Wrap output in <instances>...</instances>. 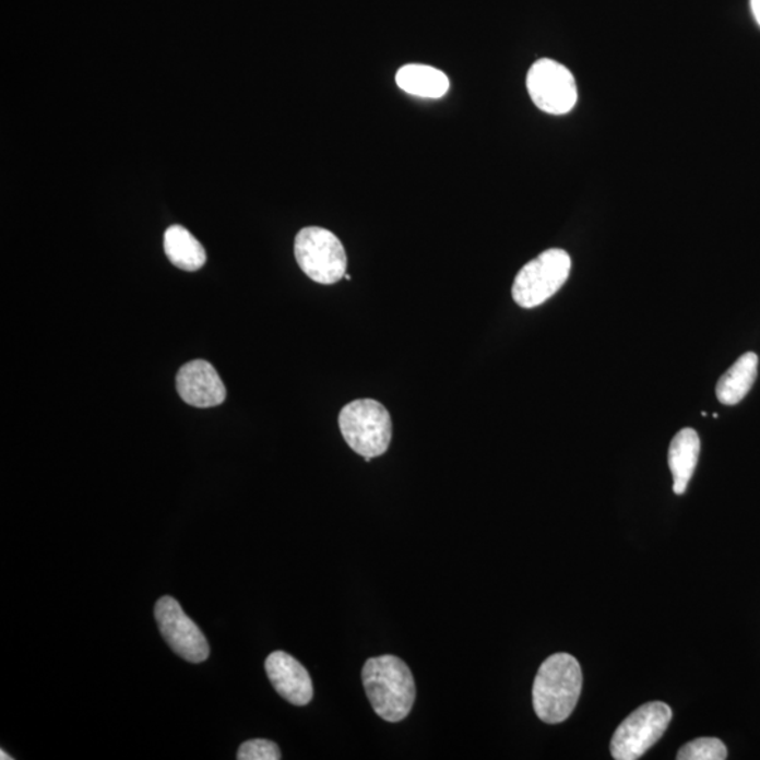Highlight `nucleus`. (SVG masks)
<instances>
[{"mask_svg": "<svg viewBox=\"0 0 760 760\" xmlns=\"http://www.w3.org/2000/svg\"><path fill=\"white\" fill-rule=\"evenodd\" d=\"M365 693L375 713L389 723H399L411 714L416 700V684L401 657H370L363 669Z\"/></svg>", "mask_w": 760, "mask_h": 760, "instance_id": "nucleus-1", "label": "nucleus"}, {"mask_svg": "<svg viewBox=\"0 0 760 760\" xmlns=\"http://www.w3.org/2000/svg\"><path fill=\"white\" fill-rule=\"evenodd\" d=\"M583 676L577 657L555 654L541 665L533 687L535 714L547 724L563 723L577 708Z\"/></svg>", "mask_w": 760, "mask_h": 760, "instance_id": "nucleus-2", "label": "nucleus"}, {"mask_svg": "<svg viewBox=\"0 0 760 760\" xmlns=\"http://www.w3.org/2000/svg\"><path fill=\"white\" fill-rule=\"evenodd\" d=\"M339 426L351 450L367 462L383 455L391 446V414L382 403L372 399L348 403L340 413Z\"/></svg>", "mask_w": 760, "mask_h": 760, "instance_id": "nucleus-3", "label": "nucleus"}, {"mask_svg": "<svg viewBox=\"0 0 760 760\" xmlns=\"http://www.w3.org/2000/svg\"><path fill=\"white\" fill-rule=\"evenodd\" d=\"M572 260L567 251L560 248L539 253L537 258L521 268L515 276L511 295L515 304L523 309L545 304L550 297L567 284Z\"/></svg>", "mask_w": 760, "mask_h": 760, "instance_id": "nucleus-4", "label": "nucleus"}, {"mask_svg": "<svg viewBox=\"0 0 760 760\" xmlns=\"http://www.w3.org/2000/svg\"><path fill=\"white\" fill-rule=\"evenodd\" d=\"M295 257L300 270L321 285L337 284L347 272V252L334 233L306 227L295 240Z\"/></svg>", "mask_w": 760, "mask_h": 760, "instance_id": "nucleus-5", "label": "nucleus"}, {"mask_svg": "<svg viewBox=\"0 0 760 760\" xmlns=\"http://www.w3.org/2000/svg\"><path fill=\"white\" fill-rule=\"evenodd\" d=\"M672 709L662 701H652L633 711L613 735L610 750L616 760H636L664 737L672 721Z\"/></svg>", "mask_w": 760, "mask_h": 760, "instance_id": "nucleus-6", "label": "nucleus"}, {"mask_svg": "<svg viewBox=\"0 0 760 760\" xmlns=\"http://www.w3.org/2000/svg\"><path fill=\"white\" fill-rule=\"evenodd\" d=\"M527 90L534 105L549 115H567L578 102V86L572 72L548 58L530 68Z\"/></svg>", "mask_w": 760, "mask_h": 760, "instance_id": "nucleus-7", "label": "nucleus"}, {"mask_svg": "<svg viewBox=\"0 0 760 760\" xmlns=\"http://www.w3.org/2000/svg\"><path fill=\"white\" fill-rule=\"evenodd\" d=\"M161 636L170 650L190 664H202L211 655V646L201 628L197 626L174 597H161L155 606Z\"/></svg>", "mask_w": 760, "mask_h": 760, "instance_id": "nucleus-8", "label": "nucleus"}, {"mask_svg": "<svg viewBox=\"0 0 760 760\" xmlns=\"http://www.w3.org/2000/svg\"><path fill=\"white\" fill-rule=\"evenodd\" d=\"M177 389L182 401L193 407H216L226 401V388L217 370L203 359L192 360L179 369Z\"/></svg>", "mask_w": 760, "mask_h": 760, "instance_id": "nucleus-9", "label": "nucleus"}, {"mask_svg": "<svg viewBox=\"0 0 760 760\" xmlns=\"http://www.w3.org/2000/svg\"><path fill=\"white\" fill-rule=\"evenodd\" d=\"M272 686L294 705L309 704L313 699V681L306 667L284 651L272 652L265 661Z\"/></svg>", "mask_w": 760, "mask_h": 760, "instance_id": "nucleus-10", "label": "nucleus"}, {"mask_svg": "<svg viewBox=\"0 0 760 760\" xmlns=\"http://www.w3.org/2000/svg\"><path fill=\"white\" fill-rule=\"evenodd\" d=\"M700 455V437L693 428H684L670 442L667 464L674 475V491L684 495L694 474Z\"/></svg>", "mask_w": 760, "mask_h": 760, "instance_id": "nucleus-11", "label": "nucleus"}, {"mask_svg": "<svg viewBox=\"0 0 760 760\" xmlns=\"http://www.w3.org/2000/svg\"><path fill=\"white\" fill-rule=\"evenodd\" d=\"M396 84L408 95L440 99L450 91V80L447 74L430 66L408 63L396 74Z\"/></svg>", "mask_w": 760, "mask_h": 760, "instance_id": "nucleus-12", "label": "nucleus"}, {"mask_svg": "<svg viewBox=\"0 0 760 760\" xmlns=\"http://www.w3.org/2000/svg\"><path fill=\"white\" fill-rule=\"evenodd\" d=\"M759 358L755 353L744 354L727 372L720 378L715 394L720 403L725 406H735L752 389L758 377Z\"/></svg>", "mask_w": 760, "mask_h": 760, "instance_id": "nucleus-13", "label": "nucleus"}, {"mask_svg": "<svg viewBox=\"0 0 760 760\" xmlns=\"http://www.w3.org/2000/svg\"><path fill=\"white\" fill-rule=\"evenodd\" d=\"M168 260L179 270L193 272L206 264V251L201 242L182 226H170L164 236Z\"/></svg>", "mask_w": 760, "mask_h": 760, "instance_id": "nucleus-14", "label": "nucleus"}, {"mask_svg": "<svg viewBox=\"0 0 760 760\" xmlns=\"http://www.w3.org/2000/svg\"><path fill=\"white\" fill-rule=\"evenodd\" d=\"M727 748L717 738H699L681 747L679 760H724L727 759Z\"/></svg>", "mask_w": 760, "mask_h": 760, "instance_id": "nucleus-15", "label": "nucleus"}, {"mask_svg": "<svg viewBox=\"0 0 760 760\" xmlns=\"http://www.w3.org/2000/svg\"><path fill=\"white\" fill-rule=\"evenodd\" d=\"M281 750L275 743L268 739H251L238 749V760H280Z\"/></svg>", "mask_w": 760, "mask_h": 760, "instance_id": "nucleus-16", "label": "nucleus"}, {"mask_svg": "<svg viewBox=\"0 0 760 760\" xmlns=\"http://www.w3.org/2000/svg\"><path fill=\"white\" fill-rule=\"evenodd\" d=\"M750 7H752L753 16L760 26V0H750Z\"/></svg>", "mask_w": 760, "mask_h": 760, "instance_id": "nucleus-17", "label": "nucleus"}, {"mask_svg": "<svg viewBox=\"0 0 760 760\" xmlns=\"http://www.w3.org/2000/svg\"><path fill=\"white\" fill-rule=\"evenodd\" d=\"M0 759L2 760H11V757H8V753H4V750H0Z\"/></svg>", "mask_w": 760, "mask_h": 760, "instance_id": "nucleus-18", "label": "nucleus"}, {"mask_svg": "<svg viewBox=\"0 0 760 760\" xmlns=\"http://www.w3.org/2000/svg\"><path fill=\"white\" fill-rule=\"evenodd\" d=\"M345 280L351 281V275L345 274Z\"/></svg>", "mask_w": 760, "mask_h": 760, "instance_id": "nucleus-19", "label": "nucleus"}]
</instances>
